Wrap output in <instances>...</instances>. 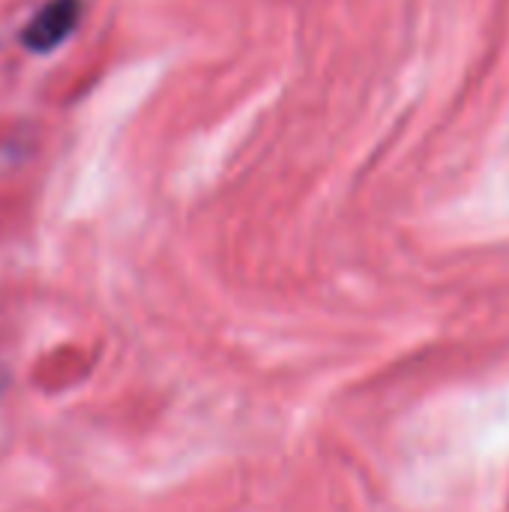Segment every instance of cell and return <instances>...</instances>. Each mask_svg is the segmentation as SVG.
Here are the masks:
<instances>
[{"mask_svg":"<svg viewBox=\"0 0 509 512\" xmlns=\"http://www.w3.org/2000/svg\"><path fill=\"white\" fill-rule=\"evenodd\" d=\"M465 444L480 462H504L509 459V390L495 399H483L465 417Z\"/></svg>","mask_w":509,"mask_h":512,"instance_id":"1","label":"cell"},{"mask_svg":"<svg viewBox=\"0 0 509 512\" xmlns=\"http://www.w3.org/2000/svg\"><path fill=\"white\" fill-rule=\"evenodd\" d=\"M81 15L84 0H48L33 12V18L21 30V45L33 54H48L75 33Z\"/></svg>","mask_w":509,"mask_h":512,"instance_id":"2","label":"cell"}]
</instances>
